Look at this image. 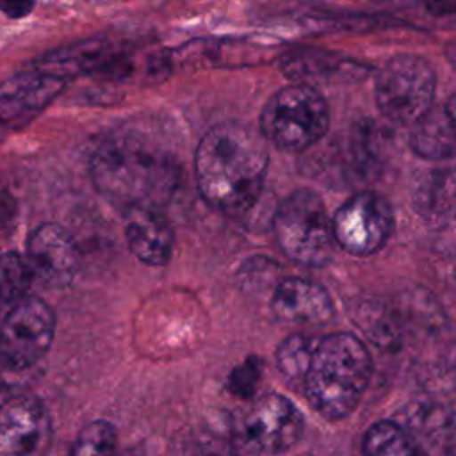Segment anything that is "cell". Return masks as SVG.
Wrapping results in <instances>:
<instances>
[{
    "label": "cell",
    "mask_w": 456,
    "mask_h": 456,
    "mask_svg": "<svg viewBox=\"0 0 456 456\" xmlns=\"http://www.w3.org/2000/svg\"><path fill=\"white\" fill-rule=\"evenodd\" d=\"M269 166L264 137L240 123L205 132L194 153L200 194L226 216L246 214L258 200Z\"/></svg>",
    "instance_id": "obj_1"
},
{
    "label": "cell",
    "mask_w": 456,
    "mask_h": 456,
    "mask_svg": "<svg viewBox=\"0 0 456 456\" xmlns=\"http://www.w3.org/2000/svg\"><path fill=\"white\" fill-rule=\"evenodd\" d=\"M89 171L96 191L123 210L159 208L178 183L171 153L139 130H118L93 151Z\"/></svg>",
    "instance_id": "obj_2"
},
{
    "label": "cell",
    "mask_w": 456,
    "mask_h": 456,
    "mask_svg": "<svg viewBox=\"0 0 456 456\" xmlns=\"http://www.w3.org/2000/svg\"><path fill=\"white\" fill-rule=\"evenodd\" d=\"M372 374L365 344L349 331L317 337L299 394L326 420L349 417L362 401Z\"/></svg>",
    "instance_id": "obj_3"
},
{
    "label": "cell",
    "mask_w": 456,
    "mask_h": 456,
    "mask_svg": "<svg viewBox=\"0 0 456 456\" xmlns=\"http://www.w3.org/2000/svg\"><path fill=\"white\" fill-rule=\"evenodd\" d=\"M274 239L287 258L308 267H322L333 258L331 217L322 198L310 189H296L273 216Z\"/></svg>",
    "instance_id": "obj_4"
},
{
    "label": "cell",
    "mask_w": 456,
    "mask_h": 456,
    "mask_svg": "<svg viewBox=\"0 0 456 456\" xmlns=\"http://www.w3.org/2000/svg\"><path fill=\"white\" fill-rule=\"evenodd\" d=\"M330 110L319 89L292 82L276 91L260 114V135L285 151H303L324 137Z\"/></svg>",
    "instance_id": "obj_5"
},
{
    "label": "cell",
    "mask_w": 456,
    "mask_h": 456,
    "mask_svg": "<svg viewBox=\"0 0 456 456\" xmlns=\"http://www.w3.org/2000/svg\"><path fill=\"white\" fill-rule=\"evenodd\" d=\"M305 417L285 395L269 392L251 399L232 419L235 445L253 456H276L292 449L303 435Z\"/></svg>",
    "instance_id": "obj_6"
},
{
    "label": "cell",
    "mask_w": 456,
    "mask_h": 456,
    "mask_svg": "<svg viewBox=\"0 0 456 456\" xmlns=\"http://www.w3.org/2000/svg\"><path fill=\"white\" fill-rule=\"evenodd\" d=\"M436 78L419 55H395L376 73L374 93L379 112L392 123L413 125L431 105Z\"/></svg>",
    "instance_id": "obj_7"
},
{
    "label": "cell",
    "mask_w": 456,
    "mask_h": 456,
    "mask_svg": "<svg viewBox=\"0 0 456 456\" xmlns=\"http://www.w3.org/2000/svg\"><path fill=\"white\" fill-rule=\"evenodd\" d=\"M55 315L46 301L25 296L0 322V363L12 370L32 367L52 346Z\"/></svg>",
    "instance_id": "obj_8"
},
{
    "label": "cell",
    "mask_w": 456,
    "mask_h": 456,
    "mask_svg": "<svg viewBox=\"0 0 456 456\" xmlns=\"http://www.w3.org/2000/svg\"><path fill=\"white\" fill-rule=\"evenodd\" d=\"M394 221L392 205L383 194L360 191L331 216L335 244L353 256H370L388 242Z\"/></svg>",
    "instance_id": "obj_9"
},
{
    "label": "cell",
    "mask_w": 456,
    "mask_h": 456,
    "mask_svg": "<svg viewBox=\"0 0 456 456\" xmlns=\"http://www.w3.org/2000/svg\"><path fill=\"white\" fill-rule=\"evenodd\" d=\"M27 260L34 278L46 287L62 289L80 267V251L73 237L55 223L39 224L28 237Z\"/></svg>",
    "instance_id": "obj_10"
},
{
    "label": "cell",
    "mask_w": 456,
    "mask_h": 456,
    "mask_svg": "<svg viewBox=\"0 0 456 456\" xmlns=\"http://www.w3.org/2000/svg\"><path fill=\"white\" fill-rule=\"evenodd\" d=\"M64 86V80L36 69L16 73L0 82V135L28 125L53 102Z\"/></svg>",
    "instance_id": "obj_11"
},
{
    "label": "cell",
    "mask_w": 456,
    "mask_h": 456,
    "mask_svg": "<svg viewBox=\"0 0 456 456\" xmlns=\"http://www.w3.org/2000/svg\"><path fill=\"white\" fill-rule=\"evenodd\" d=\"M50 419L34 395H14L0 404V456H36L46 444Z\"/></svg>",
    "instance_id": "obj_12"
},
{
    "label": "cell",
    "mask_w": 456,
    "mask_h": 456,
    "mask_svg": "<svg viewBox=\"0 0 456 456\" xmlns=\"http://www.w3.org/2000/svg\"><path fill=\"white\" fill-rule=\"evenodd\" d=\"M128 50L130 45L114 39H86L46 52L34 62V69L64 82L82 75L103 77Z\"/></svg>",
    "instance_id": "obj_13"
},
{
    "label": "cell",
    "mask_w": 456,
    "mask_h": 456,
    "mask_svg": "<svg viewBox=\"0 0 456 456\" xmlns=\"http://www.w3.org/2000/svg\"><path fill=\"white\" fill-rule=\"evenodd\" d=\"M281 71L296 84L335 86L360 82L369 75V66L347 55L326 50H296L281 59Z\"/></svg>",
    "instance_id": "obj_14"
},
{
    "label": "cell",
    "mask_w": 456,
    "mask_h": 456,
    "mask_svg": "<svg viewBox=\"0 0 456 456\" xmlns=\"http://www.w3.org/2000/svg\"><path fill=\"white\" fill-rule=\"evenodd\" d=\"M269 305L276 319L290 324H324L335 314L328 289L317 281L297 276L281 280Z\"/></svg>",
    "instance_id": "obj_15"
},
{
    "label": "cell",
    "mask_w": 456,
    "mask_h": 456,
    "mask_svg": "<svg viewBox=\"0 0 456 456\" xmlns=\"http://www.w3.org/2000/svg\"><path fill=\"white\" fill-rule=\"evenodd\" d=\"M125 240L132 255L146 265L160 267L171 260L175 240L173 228L159 208H126Z\"/></svg>",
    "instance_id": "obj_16"
},
{
    "label": "cell",
    "mask_w": 456,
    "mask_h": 456,
    "mask_svg": "<svg viewBox=\"0 0 456 456\" xmlns=\"http://www.w3.org/2000/svg\"><path fill=\"white\" fill-rule=\"evenodd\" d=\"M454 96L429 107L411 126L410 146L428 160H445L454 155Z\"/></svg>",
    "instance_id": "obj_17"
},
{
    "label": "cell",
    "mask_w": 456,
    "mask_h": 456,
    "mask_svg": "<svg viewBox=\"0 0 456 456\" xmlns=\"http://www.w3.org/2000/svg\"><path fill=\"white\" fill-rule=\"evenodd\" d=\"M411 203L417 214L431 224L444 226L452 217L454 173L451 167L424 169L411 189Z\"/></svg>",
    "instance_id": "obj_18"
},
{
    "label": "cell",
    "mask_w": 456,
    "mask_h": 456,
    "mask_svg": "<svg viewBox=\"0 0 456 456\" xmlns=\"http://www.w3.org/2000/svg\"><path fill=\"white\" fill-rule=\"evenodd\" d=\"M363 456H429L417 438L394 420L370 424L362 438Z\"/></svg>",
    "instance_id": "obj_19"
},
{
    "label": "cell",
    "mask_w": 456,
    "mask_h": 456,
    "mask_svg": "<svg viewBox=\"0 0 456 456\" xmlns=\"http://www.w3.org/2000/svg\"><path fill=\"white\" fill-rule=\"evenodd\" d=\"M317 337L306 333H294L283 338L274 353V362L283 381L299 394L305 370Z\"/></svg>",
    "instance_id": "obj_20"
},
{
    "label": "cell",
    "mask_w": 456,
    "mask_h": 456,
    "mask_svg": "<svg viewBox=\"0 0 456 456\" xmlns=\"http://www.w3.org/2000/svg\"><path fill=\"white\" fill-rule=\"evenodd\" d=\"M32 281L34 274L27 256L14 251L0 256V301L16 303L25 297Z\"/></svg>",
    "instance_id": "obj_21"
},
{
    "label": "cell",
    "mask_w": 456,
    "mask_h": 456,
    "mask_svg": "<svg viewBox=\"0 0 456 456\" xmlns=\"http://www.w3.org/2000/svg\"><path fill=\"white\" fill-rule=\"evenodd\" d=\"M118 435L112 422L96 419L77 435L69 456H116Z\"/></svg>",
    "instance_id": "obj_22"
},
{
    "label": "cell",
    "mask_w": 456,
    "mask_h": 456,
    "mask_svg": "<svg viewBox=\"0 0 456 456\" xmlns=\"http://www.w3.org/2000/svg\"><path fill=\"white\" fill-rule=\"evenodd\" d=\"M260 378V362L256 358H251L233 369V372L228 378V388L232 394L242 397V399H251Z\"/></svg>",
    "instance_id": "obj_23"
},
{
    "label": "cell",
    "mask_w": 456,
    "mask_h": 456,
    "mask_svg": "<svg viewBox=\"0 0 456 456\" xmlns=\"http://www.w3.org/2000/svg\"><path fill=\"white\" fill-rule=\"evenodd\" d=\"M34 9V0H0V11L12 20L30 14Z\"/></svg>",
    "instance_id": "obj_24"
},
{
    "label": "cell",
    "mask_w": 456,
    "mask_h": 456,
    "mask_svg": "<svg viewBox=\"0 0 456 456\" xmlns=\"http://www.w3.org/2000/svg\"><path fill=\"white\" fill-rule=\"evenodd\" d=\"M424 7L431 14H454L456 0H424Z\"/></svg>",
    "instance_id": "obj_25"
},
{
    "label": "cell",
    "mask_w": 456,
    "mask_h": 456,
    "mask_svg": "<svg viewBox=\"0 0 456 456\" xmlns=\"http://www.w3.org/2000/svg\"><path fill=\"white\" fill-rule=\"evenodd\" d=\"M123 456H141V454H137V452H135V451H130V452H128V451H126V452H125V454H123Z\"/></svg>",
    "instance_id": "obj_26"
},
{
    "label": "cell",
    "mask_w": 456,
    "mask_h": 456,
    "mask_svg": "<svg viewBox=\"0 0 456 456\" xmlns=\"http://www.w3.org/2000/svg\"><path fill=\"white\" fill-rule=\"evenodd\" d=\"M303 456H310V454H303Z\"/></svg>",
    "instance_id": "obj_27"
}]
</instances>
